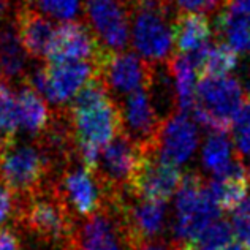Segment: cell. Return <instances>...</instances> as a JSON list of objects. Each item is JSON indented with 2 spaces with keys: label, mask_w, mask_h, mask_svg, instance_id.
Wrapping results in <instances>:
<instances>
[{
  "label": "cell",
  "mask_w": 250,
  "mask_h": 250,
  "mask_svg": "<svg viewBox=\"0 0 250 250\" xmlns=\"http://www.w3.org/2000/svg\"><path fill=\"white\" fill-rule=\"evenodd\" d=\"M76 155L94 171L102 149L122 133L121 109L100 78L92 80L67 106Z\"/></svg>",
  "instance_id": "1"
},
{
  "label": "cell",
  "mask_w": 250,
  "mask_h": 250,
  "mask_svg": "<svg viewBox=\"0 0 250 250\" xmlns=\"http://www.w3.org/2000/svg\"><path fill=\"white\" fill-rule=\"evenodd\" d=\"M54 169L48 150L38 140L18 141L8 136L0 144V177L18 196L34 193L49 184Z\"/></svg>",
  "instance_id": "2"
},
{
  "label": "cell",
  "mask_w": 250,
  "mask_h": 250,
  "mask_svg": "<svg viewBox=\"0 0 250 250\" xmlns=\"http://www.w3.org/2000/svg\"><path fill=\"white\" fill-rule=\"evenodd\" d=\"M217 206L209 192L208 181L198 173L184 174L179 190L174 195L173 231L174 244H187L195 239L203 229L220 217Z\"/></svg>",
  "instance_id": "3"
},
{
  "label": "cell",
  "mask_w": 250,
  "mask_h": 250,
  "mask_svg": "<svg viewBox=\"0 0 250 250\" xmlns=\"http://www.w3.org/2000/svg\"><path fill=\"white\" fill-rule=\"evenodd\" d=\"M244 85L234 76H203L196 90L193 119L209 133H227L246 100Z\"/></svg>",
  "instance_id": "4"
},
{
  "label": "cell",
  "mask_w": 250,
  "mask_h": 250,
  "mask_svg": "<svg viewBox=\"0 0 250 250\" xmlns=\"http://www.w3.org/2000/svg\"><path fill=\"white\" fill-rule=\"evenodd\" d=\"M16 198L15 219L27 231L48 241L70 239L75 228V217L62 203L52 182L34 193Z\"/></svg>",
  "instance_id": "5"
},
{
  "label": "cell",
  "mask_w": 250,
  "mask_h": 250,
  "mask_svg": "<svg viewBox=\"0 0 250 250\" xmlns=\"http://www.w3.org/2000/svg\"><path fill=\"white\" fill-rule=\"evenodd\" d=\"M95 78L98 65L94 62H48L30 70L22 84L35 89L56 109H63Z\"/></svg>",
  "instance_id": "6"
},
{
  "label": "cell",
  "mask_w": 250,
  "mask_h": 250,
  "mask_svg": "<svg viewBox=\"0 0 250 250\" xmlns=\"http://www.w3.org/2000/svg\"><path fill=\"white\" fill-rule=\"evenodd\" d=\"M51 182L70 214L78 219H87L108 206L103 184L94 171L85 168L83 163L65 165L59 173V179Z\"/></svg>",
  "instance_id": "7"
},
{
  "label": "cell",
  "mask_w": 250,
  "mask_h": 250,
  "mask_svg": "<svg viewBox=\"0 0 250 250\" xmlns=\"http://www.w3.org/2000/svg\"><path fill=\"white\" fill-rule=\"evenodd\" d=\"M131 44L141 59L152 65L168 63L173 57V22L169 11L131 10Z\"/></svg>",
  "instance_id": "8"
},
{
  "label": "cell",
  "mask_w": 250,
  "mask_h": 250,
  "mask_svg": "<svg viewBox=\"0 0 250 250\" xmlns=\"http://www.w3.org/2000/svg\"><path fill=\"white\" fill-rule=\"evenodd\" d=\"M144 152L121 133L102 149L94 173L106 190L108 203L127 192L131 179L138 171Z\"/></svg>",
  "instance_id": "9"
},
{
  "label": "cell",
  "mask_w": 250,
  "mask_h": 250,
  "mask_svg": "<svg viewBox=\"0 0 250 250\" xmlns=\"http://www.w3.org/2000/svg\"><path fill=\"white\" fill-rule=\"evenodd\" d=\"M89 29L106 52H122L130 40L131 10L125 0H84Z\"/></svg>",
  "instance_id": "10"
},
{
  "label": "cell",
  "mask_w": 250,
  "mask_h": 250,
  "mask_svg": "<svg viewBox=\"0 0 250 250\" xmlns=\"http://www.w3.org/2000/svg\"><path fill=\"white\" fill-rule=\"evenodd\" d=\"M154 65L136 52H104L98 62V78L113 98H125L140 89H147Z\"/></svg>",
  "instance_id": "11"
},
{
  "label": "cell",
  "mask_w": 250,
  "mask_h": 250,
  "mask_svg": "<svg viewBox=\"0 0 250 250\" xmlns=\"http://www.w3.org/2000/svg\"><path fill=\"white\" fill-rule=\"evenodd\" d=\"M119 104L122 133L144 154L155 152L163 121L150 98L149 89H140L127 95Z\"/></svg>",
  "instance_id": "12"
},
{
  "label": "cell",
  "mask_w": 250,
  "mask_h": 250,
  "mask_svg": "<svg viewBox=\"0 0 250 250\" xmlns=\"http://www.w3.org/2000/svg\"><path fill=\"white\" fill-rule=\"evenodd\" d=\"M182 179L179 167L162 160L157 152H149L143 155L127 192L138 198L167 203L179 190Z\"/></svg>",
  "instance_id": "13"
},
{
  "label": "cell",
  "mask_w": 250,
  "mask_h": 250,
  "mask_svg": "<svg viewBox=\"0 0 250 250\" xmlns=\"http://www.w3.org/2000/svg\"><path fill=\"white\" fill-rule=\"evenodd\" d=\"M68 241L73 250H130L125 229L111 208L83 219L75 225Z\"/></svg>",
  "instance_id": "14"
},
{
  "label": "cell",
  "mask_w": 250,
  "mask_h": 250,
  "mask_svg": "<svg viewBox=\"0 0 250 250\" xmlns=\"http://www.w3.org/2000/svg\"><path fill=\"white\" fill-rule=\"evenodd\" d=\"M104 51L92 30L83 22H63L56 29L48 62H94L98 65Z\"/></svg>",
  "instance_id": "15"
},
{
  "label": "cell",
  "mask_w": 250,
  "mask_h": 250,
  "mask_svg": "<svg viewBox=\"0 0 250 250\" xmlns=\"http://www.w3.org/2000/svg\"><path fill=\"white\" fill-rule=\"evenodd\" d=\"M200 146V133L188 114L176 113L163 122L157 141V155L174 167L188 162Z\"/></svg>",
  "instance_id": "16"
},
{
  "label": "cell",
  "mask_w": 250,
  "mask_h": 250,
  "mask_svg": "<svg viewBox=\"0 0 250 250\" xmlns=\"http://www.w3.org/2000/svg\"><path fill=\"white\" fill-rule=\"evenodd\" d=\"M13 21L30 59L34 57L35 61H44L56 35V27L51 19L24 2L18 6Z\"/></svg>",
  "instance_id": "17"
},
{
  "label": "cell",
  "mask_w": 250,
  "mask_h": 250,
  "mask_svg": "<svg viewBox=\"0 0 250 250\" xmlns=\"http://www.w3.org/2000/svg\"><path fill=\"white\" fill-rule=\"evenodd\" d=\"M212 25L205 15L195 13H179L173 21L174 46L179 54L188 56L198 67L205 59L209 46L212 44Z\"/></svg>",
  "instance_id": "18"
},
{
  "label": "cell",
  "mask_w": 250,
  "mask_h": 250,
  "mask_svg": "<svg viewBox=\"0 0 250 250\" xmlns=\"http://www.w3.org/2000/svg\"><path fill=\"white\" fill-rule=\"evenodd\" d=\"M30 73V56L22 46L15 21L0 24V80L19 83Z\"/></svg>",
  "instance_id": "19"
},
{
  "label": "cell",
  "mask_w": 250,
  "mask_h": 250,
  "mask_svg": "<svg viewBox=\"0 0 250 250\" xmlns=\"http://www.w3.org/2000/svg\"><path fill=\"white\" fill-rule=\"evenodd\" d=\"M16 117L18 128L37 140L48 130L54 117V111L35 89L22 84L16 95Z\"/></svg>",
  "instance_id": "20"
},
{
  "label": "cell",
  "mask_w": 250,
  "mask_h": 250,
  "mask_svg": "<svg viewBox=\"0 0 250 250\" xmlns=\"http://www.w3.org/2000/svg\"><path fill=\"white\" fill-rule=\"evenodd\" d=\"M201 163L214 177L227 176L244 165L227 133H209L201 149Z\"/></svg>",
  "instance_id": "21"
},
{
  "label": "cell",
  "mask_w": 250,
  "mask_h": 250,
  "mask_svg": "<svg viewBox=\"0 0 250 250\" xmlns=\"http://www.w3.org/2000/svg\"><path fill=\"white\" fill-rule=\"evenodd\" d=\"M168 68L174 83L177 111L184 114H192L196 106V90H198V67L188 56L177 54L173 56L168 62Z\"/></svg>",
  "instance_id": "22"
},
{
  "label": "cell",
  "mask_w": 250,
  "mask_h": 250,
  "mask_svg": "<svg viewBox=\"0 0 250 250\" xmlns=\"http://www.w3.org/2000/svg\"><path fill=\"white\" fill-rule=\"evenodd\" d=\"M249 171L246 165L233 173L208 181L209 192L220 210H233L249 193Z\"/></svg>",
  "instance_id": "23"
},
{
  "label": "cell",
  "mask_w": 250,
  "mask_h": 250,
  "mask_svg": "<svg viewBox=\"0 0 250 250\" xmlns=\"http://www.w3.org/2000/svg\"><path fill=\"white\" fill-rule=\"evenodd\" d=\"M239 62L238 52L229 48L227 43L217 42L210 44L205 59L200 65L201 76H228L233 70H236Z\"/></svg>",
  "instance_id": "24"
},
{
  "label": "cell",
  "mask_w": 250,
  "mask_h": 250,
  "mask_svg": "<svg viewBox=\"0 0 250 250\" xmlns=\"http://www.w3.org/2000/svg\"><path fill=\"white\" fill-rule=\"evenodd\" d=\"M231 225L225 220L217 219L187 244H173L177 250H222L229 242H233Z\"/></svg>",
  "instance_id": "25"
},
{
  "label": "cell",
  "mask_w": 250,
  "mask_h": 250,
  "mask_svg": "<svg viewBox=\"0 0 250 250\" xmlns=\"http://www.w3.org/2000/svg\"><path fill=\"white\" fill-rule=\"evenodd\" d=\"M27 3L51 21L73 22L84 15V0H27Z\"/></svg>",
  "instance_id": "26"
},
{
  "label": "cell",
  "mask_w": 250,
  "mask_h": 250,
  "mask_svg": "<svg viewBox=\"0 0 250 250\" xmlns=\"http://www.w3.org/2000/svg\"><path fill=\"white\" fill-rule=\"evenodd\" d=\"M16 130V95L8 83L0 80V135L15 136Z\"/></svg>",
  "instance_id": "27"
},
{
  "label": "cell",
  "mask_w": 250,
  "mask_h": 250,
  "mask_svg": "<svg viewBox=\"0 0 250 250\" xmlns=\"http://www.w3.org/2000/svg\"><path fill=\"white\" fill-rule=\"evenodd\" d=\"M231 229L236 242L250 250V192L238 206L231 210Z\"/></svg>",
  "instance_id": "28"
},
{
  "label": "cell",
  "mask_w": 250,
  "mask_h": 250,
  "mask_svg": "<svg viewBox=\"0 0 250 250\" xmlns=\"http://www.w3.org/2000/svg\"><path fill=\"white\" fill-rule=\"evenodd\" d=\"M179 13H195V15H208L220 10L227 0H171Z\"/></svg>",
  "instance_id": "29"
},
{
  "label": "cell",
  "mask_w": 250,
  "mask_h": 250,
  "mask_svg": "<svg viewBox=\"0 0 250 250\" xmlns=\"http://www.w3.org/2000/svg\"><path fill=\"white\" fill-rule=\"evenodd\" d=\"M16 205L18 198L15 193L3 182H0V225L8 220L11 215L16 214Z\"/></svg>",
  "instance_id": "30"
},
{
  "label": "cell",
  "mask_w": 250,
  "mask_h": 250,
  "mask_svg": "<svg viewBox=\"0 0 250 250\" xmlns=\"http://www.w3.org/2000/svg\"><path fill=\"white\" fill-rule=\"evenodd\" d=\"M130 10L138 8H152V10H165L169 11V6L173 5L171 0H125Z\"/></svg>",
  "instance_id": "31"
},
{
  "label": "cell",
  "mask_w": 250,
  "mask_h": 250,
  "mask_svg": "<svg viewBox=\"0 0 250 250\" xmlns=\"http://www.w3.org/2000/svg\"><path fill=\"white\" fill-rule=\"evenodd\" d=\"M0 250H21V242L15 229L0 228Z\"/></svg>",
  "instance_id": "32"
},
{
  "label": "cell",
  "mask_w": 250,
  "mask_h": 250,
  "mask_svg": "<svg viewBox=\"0 0 250 250\" xmlns=\"http://www.w3.org/2000/svg\"><path fill=\"white\" fill-rule=\"evenodd\" d=\"M131 250H177V247L174 244H165V242L150 241V242H143V244L131 247Z\"/></svg>",
  "instance_id": "33"
},
{
  "label": "cell",
  "mask_w": 250,
  "mask_h": 250,
  "mask_svg": "<svg viewBox=\"0 0 250 250\" xmlns=\"http://www.w3.org/2000/svg\"><path fill=\"white\" fill-rule=\"evenodd\" d=\"M222 250H246V249L242 247L239 242H229V244L227 247H223Z\"/></svg>",
  "instance_id": "34"
},
{
  "label": "cell",
  "mask_w": 250,
  "mask_h": 250,
  "mask_svg": "<svg viewBox=\"0 0 250 250\" xmlns=\"http://www.w3.org/2000/svg\"><path fill=\"white\" fill-rule=\"evenodd\" d=\"M13 2H15V0H13ZM18 2V5H21V3H24V2H27V0H16Z\"/></svg>",
  "instance_id": "35"
},
{
  "label": "cell",
  "mask_w": 250,
  "mask_h": 250,
  "mask_svg": "<svg viewBox=\"0 0 250 250\" xmlns=\"http://www.w3.org/2000/svg\"><path fill=\"white\" fill-rule=\"evenodd\" d=\"M5 138H8V136H3V135H0V144L3 143V140H5Z\"/></svg>",
  "instance_id": "36"
},
{
  "label": "cell",
  "mask_w": 250,
  "mask_h": 250,
  "mask_svg": "<svg viewBox=\"0 0 250 250\" xmlns=\"http://www.w3.org/2000/svg\"><path fill=\"white\" fill-rule=\"evenodd\" d=\"M247 171H249V181H250V168H249Z\"/></svg>",
  "instance_id": "37"
},
{
  "label": "cell",
  "mask_w": 250,
  "mask_h": 250,
  "mask_svg": "<svg viewBox=\"0 0 250 250\" xmlns=\"http://www.w3.org/2000/svg\"><path fill=\"white\" fill-rule=\"evenodd\" d=\"M249 2H250V0H249Z\"/></svg>",
  "instance_id": "38"
}]
</instances>
